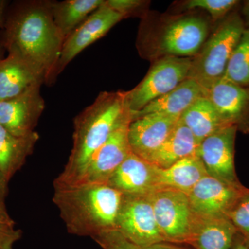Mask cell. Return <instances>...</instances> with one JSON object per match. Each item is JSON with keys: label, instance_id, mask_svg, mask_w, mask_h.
I'll return each mask as SVG.
<instances>
[{"label": "cell", "instance_id": "cell-1", "mask_svg": "<svg viewBox=\"0 0 249 249\" xmlns=\"http://www.w3.org/2000/svg\"><path fill=\"white\" fill-rule=\"evenodd\" d=\"M64 42L53 21L52 1H18L8 6L0 44L8 53L19 54L37 65L46 79L58 61Z\"/></svg>", "mask_w": 249, "mask_h": 249}, {"label": "cell", "instance_id": "cell-2", "mask_svg": "<svg viewBox=\"0 0 249 249\" xmlns=\"http://www.w3.org/2000/svg\"><path fill=\"white\" fill-rule=\"evenodd\" d=\"M132 121L125 91H102L73 121V145L65 168L53 187L71 186L78 181L91 156L111 134Z\"/></svg>", "mask_w": 249, "mask_h": 249}, {"label": "cell", "instance_id": "cell-3", "mask_svg": "<svg viewBox=\"0 0 249 249\" xmlns=\"http://www.w3.org/2000/svg\"><path fill=\"white\" fill-rule=\"evenodd\" d=\"M53 202L67 231L94 238L116 230L124 195L107 183L53 187Z\"/></svg>", "mask_w": 249, "mask_h": 249}, {"label": "cell", "instance_id": "cell-4", "mask_svg": "<svg viewBox=\"0 0 249 249\" xmlns=\"http://www.w3.org/2000/svg\"><path fill=\"white\" fill-rule=\"evenodd\" d=\"M209 22L194 13L163 16L157 22L144 18L137 40L142 58L150 60L166 56L193 58L209 37Z\"/></svg>", "mask_w": 249, "mask_h": 249}, {"label": "cell", "instance_id": "cell-5", "mask_svg": "<svg viewBox=\"0 0 249 249\" xmlns=\"http://www.w3.org/2000/svg\"><path fill=\"white\" fill-rule=\"evenodd\" d=\"M241 15L232 11L209 36L199 53L192 60L188 78L196 80L205 93L225 73L232 52L245 31Z\"/></svg>", "mask_w": 249, "mask_h": 249}, {"label": "cell", "instance_id": "cell-6", "mask_svg": "<svg viewBox=\"0 0 249 249\" xmlns=\"http://www.w3.org/2000/svg\"><path fill=\"white\" fill-rule=\"evenodd\" d=\"M148 196L165 242L189 245L196 214L187 195L173 188L159 186Z\"/></svg>", "mask_w": 249, "mask_h": 249}, {"label": "cell", "instance_id": "cell-7", "mask_svg": "<svg viewBox=\"0 0 249 249\" xmlns=\"http://www.w3.org/2000/svg\"><path fill=\"white\" fill-rule=\"evenodd\" d=\"M193 58L166 56L154 61L150 70L132 90L125 91V100L132 114L170 92L188 78Z\"/></svg>", "mask_w": 249, "mask_h": 249}, {"label": "cell", "instance_id": "cell-8", "mask_svg": "<svg viewBox=\"0 0 249 249\" xmlns=\"http://www.w3.org/2000/svg\"><path fill=\"white\" fill-rule=\"evenodd\" d=\"M124 19V16L109 7L105 0L100 7L65 39L58 61L47 76L46 84H53L75 57L105 36L111 28Z\"/></svg>", "mask_w": 249, "mask_h": 249}, {"label": "cell", "instance_id": "cell-9", "mask_svg": "<svg viewBox=\"0 0 249 249\" xmlns=\"http://www.w3.org/2000/svg\"><path fill=\"white\" fill-rule=\"evenodd\" d=\"M116 230L140 249L165 242L156 222L148 195H124Z\"/></svg>", "mask_w": 249, "mask_h": 249}, {"label": "cell", "instance_id": "cell-10", "mask_svg": "<svg viewBox=\"0 0 249 249\" xmlns=\"http://www.w3.org/2000/svg\"><path fill=\"white\" fill-rule=\"evenodd\" d=\"M235 126H227L199 143L196 155L202 160L208 175L234 186H242L235 167Z\"/></svg>", "mask_w": 249, "mask_h": 249}, {"label": "cell", "instance_id": "cell-11", "mask_svg": "<svg viewBox=\"0 0 249 249\" xmlns=\"http://www.w3.org/2000/svg\"><path fill=\"white\" fill-rule=\"evenodd\" d=\"M246 187L237 186L206 175L187 195L199 217H227Z\"/></svg>", "mask_w": 249, "mask_h": 249}, {"label": "cell", "instance_id": "cell-12", "mask_svg": "<svg viewBox=\"0 0 249 249\" xmlns=\"http://www.w3.org/2000/svg\"><path fill=\"white\" fill-rule=\"evenodd\" d=\"M130 123L116 129L107 142L93 153L75 184L107 183L119 165L132 153L128 140Z\"/></svg>", "mask_w": 249, "mask_h": 249}, {"label": "cell", "instance_id": "cell-13", "mask_svg": "<svg viewBox=\"0 0 249 249\" xmlns=\"http://www.w3.org/2000/svg\"><path fill=\"white\" fill-rule=\"evenodd\" d=\"M41 86L36 85L17 97L1 101L0 125L17 136H27L36 132L45 108Z\"/></svg>", "mask_w": 249, "mask_h": 249}, {"label": "cell", "instance_id": "cell-14", "mask_svg": "<svg viewBox=\"0 0 249 249\" xmlns=\"http://www.w3.org/2000/svg\"><path fill=\"white\" fill-rule=\"evenodd\" d=\"M179 118L161 114H149L131 121L128 140L132 153L142 160L150 157L164 142Z\"/></svg>", "mask_w": 249, "mask_h": 249}, {"label": "cell", "instance_id": "cell-15", "mask_svg": "<svg viewBox=\"0 0 249 249\" xmlns=\"http://www.w3.org/2000/svg\"><path fill=\"white\" fill-rule=\"evenodd\" d=\"M227 125L249 132V88L224 78L219 80L206 93Z\"/></svg>", "mask_w": 249, "mask_h": 249}, {"label": "cell", "instance_id": "cell-16", "mask_svg": "<svg viewBox=\"0 0 249 249\" xmlns=\"http://www.w3.org/2000/svg\"><path fill=\"white\" fill-rule=\"evenodd\" d=\"M45 72L19 54L0 60V102L17 97L31 87L45 83Z\"/></svg>", "mask_w": 249, "mask_h": 249}, {"label": "cell", "instance_id": "cell-17", "mask_svg": "<svg viewBox=\"0 0 249 249\" xmlns=\"http://www.w3.org/2000/svg\"><path fill=\"white\" fill-rule=\"evenodd\" d=\"M156 168L132 153L111 175L107 184L125 196H147L159 187Z\"/></svg>", "mask_w": 249, "mask_h": 249}, {"label": "cell", "instance_id": "cell-18", "mask_svg": "<svg viewBox=\"0 0 249 249\" xmlns=\"http://www.w3.org/2000/svg\"><path fill=\"white\" fill-rule=\"evenodd\" d=\"M237 233L227 217H204L196 214L189 245L195 249H231Z\"/></svg>", "mask_w": 249, "mask_h": 249}, {"label": "cell", "instance_id": "cell-19", "mask_svg": "<svg viewBox=\"0 0 249 249\" xmlns=\"http://www.w3.org/2000/svg\"><path fill=\"white\" fill-rule=\"evenodd\" d=\"M201 96H206L204 89L196 80L188 78L170 92L132 114V120L149 114H165L180 119L183 113Z\"/></svg>", "mask_w": 249, "mask_h": 249}, {"label": "cell", "instance_id": "cell-20", "mask_svg": "<svg viewBox=\"0 0 249 249\" xmlns=\"http://www.w3.org/2000/svg\"><path fill=\"white\" fill-rule=\"evenodd\" d=\"M39 139L37 132L17 136L0 125V173L8 182L32 155Z\"/></svg>", "mask_w": 249, "mask_h": 249}, {"label": "cell", "instance_id": "cell-21", "mask_svg": "<svg viewBox=\"0 0 249 249\" xmlns=\"http://www.w3.org/2000/svg\"><path fill=\"white\" fill-rule=\"evenodd\" d=\"M199 143L191 130L178 120L166 140L147 161L165 169L183 158L196 155Z\"/></svg>", "mask_w": 249, "mask_h": 249}, {"label": "cell", "instance_id": "cell-22", "mask_svg": "<svg viewBox=\"0 0 249 249\" xmlns=\"http://www.w3.org/2000/svg\"><path fill=\"white\" fill-rule=\"evenodd\" d=\"M156 175L159 186L173 188L188 195L208 173L199 156L194 155L178 160L165 169L157 167Z\"/></svg>", "mask_w": 249, "mask_h": 249}, {"label": "cell", "instance_id": "cell-23", "mask_svg": "<svg viewBox=\"0 0 249 249\" xmlns=\"http://www.w3.org/2000/svg\"><path fill=\"white\" fill-rule=\"evenodd\" d=\"M179 120L191 130L198 143L227 127L207 96H201L183 113Z\"/></svg>", "mask_w": 249, "mask_h": 249}, {"label": "cell", "instance_id": "cell-24", "mask_svg": "<svg viewBox=\"0 0 249 249\" xmlns=\"http://www.w3.org/2000/svg\"><path fill=\"white\" fill-rule=\"evenodd\" d=\"M105 0H65L52 1V16L64 38L80 26Z\"/></svg>", "mask_w": 249, "mask_h": 249}, {"label": "cell", "instance_id": "cell-25", "mask_svg": "<svg viewBox=\"0 0 249 249\" xmlns=\"http://www.w3.org/2000/svg\"><path fill=\"white\" fill-rule=\"evenodd\" d=\"M223 78L249 88V29H245L232 52Z\"/></svg>", "mask_w": 249, "mask_h": 249}, {"label": "cell", "instance_id": "cell-26", "mask_svg": "<svg viewBox=\"0 0 249 249\" xmlns=\"http://www.w3.org/2000/svg\"><path fill=\"white\" fill-rule=\"evenodd\" d=\"M240 2L237 0H188L183 1L181 10H204L209 13L213 20L222 21Z\"/></svg>", "mask_w": 249, "mask_h": 249}, {"label": "cell", "instance_id": "cell-27", "mask_svg": "<svg viewBox=\"0 0 249 249\" xmlns=\"http://www.w3.org/2000/svg\"><path fill=\"white\" fill-rule=\"evenodd\" d=\"M227 218L233 224L237 232L247 241H249V189L240 195L227 214Z\"/></svg>", "mask_w": 249, "mask_h": 249}, {"label": "cell", "instance_id": "cell-28", "mask_svg": "<svg viewBox=\"0 0 249 249\" xmlns=\"http://www.w3.org/2000/svg\"><path fill=\"white\" fill-rule=\"evenodd\" d=\"M93 240L103 249H141L127 240L117 230L104 232Z\"/></svg>", "mask_w": 249, "mask_h": 249}, {"label": "cell", "instance_id": "cell-29", "mask_svg": "<svg viewBox=\"0 0 249 249\" xmlns=\"http://www.w3.org/2000/svg\"><path fill=\"white\" fill-rule=\"evenodd\" d=\"M106 4L124 18L140 14L145 9V1L141 0H106Z\"/></svg>", "mask_w": 249, "mask_h": 249}, {"label": "cell", "instance_id": "cell-30", "mask_svg": "<svg viewBox=\"0 0 249 249\" xmlns=\"http://www.w3.org/2000/svg\"><path fill=\"white\" fill-rule=\"evenodd\" d=\"M22 237V231L15 224L0 223V249H13Z\"/></svg>", "mask_w": 249, "mask_h": 249}, {"label": "cell", "instance_id": "cell-31", "mask_svg": "<svg viewBox=\"0 0 249 249\" xmlns=\"http://www.w3.org/2000/svg\"><path fill=\"white\" fill-rule=\"evenodd\" d=\"M141 249H195L191 246L172 242H162Z\"/></svg>", "mask_w": 249, "mask_h": 249}, {"label": "cell", "instance_id": "cell-32", "mask_svg": "<svg viewBox=\"0 0 249 249\" xmlns=\"http://www.w3.org/2000/svg\"><path fill=\"white\" fill-rule=\"evenodd\" d=\"M0 223L15 224L14 221L9 215L4 204V199L0 197Z\"/></svg>", "mask_w": 249, "mask_h": 249}, {"label": "cell", "instance_id": "cell-33", "mask_svg": "<svg viewBox=\"0 0 249 249\" xmlns=\"http://www.w3.org/2000/svg\"><path fill=\"white\" fill-rule=\"evenodd\" d=\"M239 234L240 233L238 232L235 236V240H234L233 244H232L231 249H249L247 241L244 238L243 236L239 235Z\"/></svg>", "mask_w": 249, "mask_h": 249}, {"label": "cell", "instance_id": "cell-34", "mask_svg": "<svg viewBox=\"0 0 249 249\" xmlns=\"http://www.w3.org/2000/svg\"><path fill=\"white\" fill-rule=\"evenodd\" d=\"M240 15L245 24V29H249V0L244 1Z\"/></svg>", "mask_w": 249, "mask_h": 249}, {"label": "cell", "instance_id": "cell-35", "mask_svg": "<svg viewBox=\"0 0 249 249\" xmlns=\"http://www.w3.org/2000/svg\"><path fill=\"white\" fill-rule=\"evenodd\" d=\"M9 5V1L6 0H0V29H2L4 26L6 10Z\"/></svg>", "mask_w": 249, "mask_h": 249}, {"label": "cell", "instance_id": "cell-36", "mask_svg": "<svg viewBox=\"0 0 249 249\" xmlns=\"http://www.w3.org/2000/svg\"><path fill=\"white\" fill-rule=\"evenodd\" d=\"M8 181L4 178L2 175L0 173V197L4 199L6 193H7Z\"/></svg>", "mask_w": 249, "mask_h": 249}, {"label": "cell", "instance_id": "cell-37", "mask_svg": "<svg viewBox=\"0 0 249 249\" xmlns=\"http://www.w3.org/2000/svg\"><path fill=\"white\" fill-rule=\"evenodd\" d=\"M4 51H5V49L4 48H3L2 46H1V44H0V60H1V59H3L4 58Z\"/></svg>", "mask_w": 249, "mask_h": 249}, {"label": "cell", "instance_id": "cell-38", "mask_svg": "<svg viewBox=\"0 0 249 249\" xmlns=\"http://www.w3.org/2000/svg\"><path fill=\"white\" fill-rule=\"evenodd\" d=\"M246 241H247V240H246ZM247 245H248L249 247V241H247Z\"/></svg>", "mask_w": 249, "mask_h": 249}]
</instances>
